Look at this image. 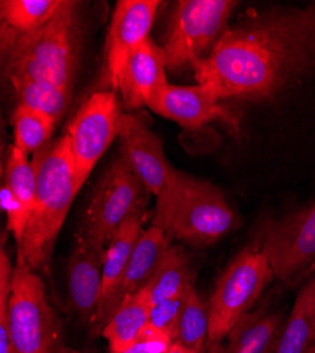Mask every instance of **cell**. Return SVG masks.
<instances>
[{"mask_svg":"<svg viewBox=\"0 0 315 353\" xmlns=\"http://www.w3.org/2000/svg\"><path fill=\"white\" fill-rule=\"evenodd\" d=\"M13 277L14 268L12 266L6 250L2 248V253H0V303H9Z\"/></svg>","mask_w":315,"mask_h":353,"instance_id":"f1b7e54d","label":"cell"},{"mask_svg":"<svg viewBox=\"0 0 315 353\" xmlns=\"http://www.w3.org/2000/svg\"><path fill=\"white\" fill-rule=\"evenodd\" d=\"M9 303H0V353H13L9 334Z\"/></svg>","mask_w":315,"mask_h":353,"instance_id":"f546056e","label":"cell"},{"mask_svg":"<svg viewBox=\"0 0 315 353\" xmlns=\"http://www.w3.org/2000/svg\"><path fill=\"white\" fill-rule=\"evenodd\" d=\"M65 2L67 0H2V28L16 36L32 34L59 14Z\"/></svg>","mask_w":315,"mask_h":353,"instance_id":"7402d4cb","label":"cell"},{"mask_svg":"<svg viewBox=\"0 0 315 353\" xmlns=\"http://www.w3.org/2000/svg\"><path fill=\"white\" fill-rule=\"evenodd\" d=\"M148 188L119 156L103 172L85 210L77 238L105 250L134 216H148Z\"/></svg>","mask_w":315,"mask_h":353,"instance_id":"5b68a950","label":"cell"},{"mask_svg":"<svg viewBox=\"0 0 315 353\" xmlns=\"http://www.w3.org/2000/svg\"><path fill=\"white\" fill-rule=\"evenodd\" d=\"M146 216L129 219L112 238L103 253V287L99 308L103 307L119 287L136 242L143 232V221ZM98 308V310H99Z\"/></svg>","mask_w":315,"mask_h":353,"instance_id":"ffe728a7","label":"cell"},{"mask_svg":"<svg viewBox=\"0 0 315 353\" xmlns=\"http://www.w3.org/2000/svg\"><path fill=\"white\" fill-rule=\"evenodd\" d=\"M273 279L274 273L259 246H247L234 257L218 277L208 301V346L225 341L252 311Z\"/></svg>","mask_w":315,"mask_h":353,"instance_id":"8992f818","label":"cell"},{"mask_svg":"<svg viewBox=\"0 0 315 353\" xmlns=\"http://www.w3.org/2000/svg\"><path fill=\"white\" fill-rule=\"evenodd\" d=\"M157 0H122L114 8L106 37V81L118 91L121 74L132 54L149 40L157 13Z\"/></svg>","mask_w":315,"mask_h":353,"instance_id":"8fae6325","label":"cell"},{"mask_svg":"<svg viewBox=\"0 0 315 353\" xmlns=\"http://www.w3.org/2000/svg\"><path fill=\"white\" fill-rule=\"evenodd\" d=\"M103 253L77 238L67 266L68 301L72 312L85 323H91L98 312L103 287Z\"/></svg>","mask_w":315,"mask_h":353,"instance_id":"9a60e30c","label":"cell"},{"mask_svg":"<svg viewBox=\"0 0 315 353\" xmlns=\"http://www.w3.org/2000/svg\"><path fill=\"white\" fill-rule=\"evenodd\" d=\"M174 341L168 335L152 328H148L143 332L126 350L122 353H164L167 352Z\"/></svg>","mask_w":315,"mask_h":353,"instance_id":"83f0119b","label":"cell"},{"mask_svg":"<svg viewBox=\"0 0 315 353\" xmlns=\"http://www.w3.org/2000/svg\"><path fill=\"white\" fill-rule=\"evenodd\" d=\"M236 6L232 0H180L163 44L167 70L177 74L207 58L226 32Z\"/></svg>","mask_w":315,"mask_h":353,"instance_id":"ba28073f","label":"cell"},{"mask_svg":"<svg viewBox=\"0 0 315 353\" xmlns=\"http://www.w3.org/2000/svg\"><path fill=\"white\" fill-rule=\"evenodd\" d=\"M164 119L173 121L190 130H198L212 122H223L238 130V117L222 105L207 85L180 86L167 83L146 105Z\"/></svg>","mask_w":315,"mask_h":353,"instance_id":"7c38bea8","label":"cell"},{"mask_svg":"<svg viewBox=\"0 0 315 353\" xmlns=\"http://www.w3.org/2000/svg\"><path fill=\"white\" fill-rule=\"evenodd\" d=\"M8 310L13 353H65L61 323L50 305L44 281L20 261Z\"/></svg>","mask_w":315,"mask_h":353,"instance_id":"52a82bcc","label":"cell"},{"mask_svg":"<svg viewBox=\"0 0 315 353\" xmlns=\"http://www.w3.org/2000/svg\"><path fill=\"white\" fill-rule=\"evenodd\" d=\"M79 5L67 0L59 14L32 34L16 36L2 28L3 72L8 79H43L72 91L82 43Z\"/></svg>","mask_w":315,"mask_h":353,"instance_id":"277c9868","label":"cell"},{"mask_svg":"<svg viewBox=\"0 0 315 353\" xmlns=\"http://www.w3.org/2000/svg\"><path fill=\"white\" fill-rule=\"evenodd\" d=\"M315 345V272L300 288L276 353H307Z\"/></svg>","mask_w":315,"mask_h":353,"instance_id":"d6986e66","label":"cell"},{"mask_svg":"<svg viewBox=\"0 0 315 353\" xmlns=\"http://www.w3.org/2000/svg\"><path fill=\"white\" fill-rule=\"evenodd\" d=\"M208 336L210 307L198 296L194 283H191L187 291V300L174 343L188 349L192 353H207Z\"/></svg>","mask_w":315,"mask_h":353,"instance_id":"cb8c5ba5","label":"cell"},{"mask_svg":"<svg viewBox=\"0 0 315 353\" xmlns=\"http://www.w3.org/2000/svg\"><path fill=\"white\" fill-rule=\"evenodd\" d=\"M167 60L163 47L152 39L143 43L128 60L118 91L128 109L146 106L150 98L167 85Z\"/></svg>","mask_w":315,"mask_h":353,"instance_id":"2e32d148","label":"cell"},{"mask_svg":"<svg viewBox=\"0 0 315 353\" xmlns=\"http://www.w3.org/2000/svg\"><path fill=\"white\" fill-rule=\"evenodd\" d=\"M170 246L171 239L153 225L140 233L119 287L110 300L98 310L91 323L92 334H102V330L122 303L150 285Z\"/></svg>","mask_w":315,"mask_h":353,"instance_id":"5bb4252c","label":"cell"},{"mask_svg":"<svg viewBox=\"0 0 315 353\" xmlns=\"http://www.w3.org/2000/svg\"><path fill=\"white\" fill-rule=\"evenodd\" d=\"M190 287V285H188ZM188 288L179 294V296L170 297L167 300L159 301L152 305L149 325L176 341L179 332V323L184 311L185 300H187Z\"/></svg>","mask_w":315,"mask_h":353,"instance_id":"4316f807","label":"cell"},{"mask_svg":"<svg viewBox=\"0 0 315 353\" xmlns=\"http://www.w3.org/2000/svg\"><path fill=\"white\" fill-rule=\"evenodd\" d=\"M307 353H315V345H314V346H312Z\"/></svg>","mask_w":315,"mask_h":353,"instance_id":"1f68e13d","label":"cell"},{"mask_svg":"<svg viewBox=\"0 0 315 353\" xmlns=\"http://www.w3.org/2000/svg\"><path fill=\"white\" fill-rule=\"evenodd\" d=\"M285 318L283 312L261 308L245 315L225 338L207 353H276Z\"/></svg>","mask_w":315,"mask_h":353,"instance_id":"e0dca14e","label":"cell"},{"mask_svg":"<svg viewBox=\"0 0 315 353\" xmlns=\"http://www.w3.org/2000/svg\"><path fill=\"white\" fill-rule=\"evenodd\" d=\"M32 161L37 174L36 201L23 239L17 243V261L48 276L57 238L82 185L67 134L48 143Z\"/></svg>","mask_w":315,"mask_h":353,"instance_id":"7a4b0ae2","label":"cell"},{"mask_svg":"<svg viewBox=\"0 0 315 353\" xmlns=\"http://www.w3.org/2000/svg\"><path fill=\"white\" fill-rule=\"evenodd\" d=\"M257 246L266 256L274 277L284 284L292 285L315 272V202L267 221Z\"/></svg>","mask_w":315,"mask_h":353,"instance_id":"9c48e42d","label":"cell"},{"mask_svg":"<svg viewBox=\"0 0 315 353\" xmlns=\"http://www.w3.org/2000/svg\"><path fill=\"white\" fill-rule=\"evenodd\" d=\"M3 185L10 190L28 219H30L36 201L37 174L33 161L28 159V154L17 149L13 144L9 147Z\"/></svg>","mask_w":315,"mask_h":353,"instance_id":"484cf974","label":"cell"},{"mask_svg":"<svg viewBox=\"0 0 315 353\" xmlns=\"http://www.w3.org/2000/svg\"><path fill=\"white\" fill-rule=\"evenodd\" d=\"M122 113L114 91H99L83 102L70 122L65 134L82 187L112 141L118 139Z\"/></svg>","mask_w":315,"mask_h":353,"instance_id":"30bf717a","label":"cell"},{"mask_svg":"<svg viewBox=\"0 0 315 353\" xmlns=\"http://www.w3.org/2000/svg\"><path fill=\"white\" fill-rule=\"evenodd\" d=\"M241 218L214 184L174 170L156 195L152 225L171 241L203 248L236 229Z\"/></svg>","mask_w":315,"mask_h":353,"instance_id":"3957f363","label":"cell"},{"mask_svg":"<svg viewBox=\"0 0 315 353\" xmlns=\"http://www.w3.org/2000/svg\"><path fill=\"white\" fill-rule=\"evenodd\" d=\"M13 145L28 156H34L50 143L57 122L51 116L17 105L12 114Z\"/></svg>","mask_w":315,"mask_h":353,"instance_id":"d4e9b609","label":"cell"},{"mask_svg":"<svg viewBox=\"0 0 315 353\" xmlns=\"http://www.w3.org/2000/svg\"><path fill=\"white\" fill-rule=\"evenodd\" d=\"M191 70L221 101L278 98L315 74V5L243 14Z\"/></svg>","mask_w":315,"mask_h":353,"instance_id":"6da1fadb","label":"cell"},{"mask_svg":"<svg viewBox=\"0 0 315 353\" xmlns=\"http://www.w3.org/2000/svg\"><path fill=\"white\" fill-rule=\"evenodd\" d=\"M152 303L149 287L126 299L102 330L110 353L126 350L149 325Z\"/></svg>","mask_w":315,"mask_h":353,"instance_id":"ac0fdd59","label":"cell"},{"mask_svg":"<svg viewBox=\"0 0 315 353\" xmlns=\"http://www.w3.org/2000/svg\"><path fill=\"white\" fill-rule=\"evenodd\" d=\"M121 157L145 184L152 195H157L176 170L165 157L161 140L141 117L123 112L119 136Z\"/></svg>","mask_w":315,"mask_h":353,"instance_id":"4fadbf2b","label":"cell"},{"mask_svg":"<svg viewBox=\"0 0 315 353\" xmlns=\"http://www.w3.org/2000/svg\"><path fill=\"white\" fill-rule=\"evenodd\" d=\"M164 353H192V352H190L188 349H185V347H183L177 343H173V345H171V347Z\"/></svg>","mask_w":315,"mask_h":353,"instance_id":"4dcf8cb0","label":"cell"},{"mask_svg":"<svg viewBox=\"0 0 315 353\" xmlns=\"http://www.w3.org/2000/svg\"><path fill=\"white\" fill-rule=\"evenodd\" d=\"M192 283L191 263L185 250L179 245H171L165 252L154 279L149 285L152 305L179 296Z\"/></svg>","mask_w":315,"mask_h":353,"instance_id":"603a6c76","label":"cell"},{"mask_svg":"<svg viewBox=\"0 0 315 353\" xmlns=\"http://www.w3.org/2000/svg\"><path fill=\"white\" fill-rule=\"evenodd\" d=\"M17 105L43 112L59 123L68 110L72 91L43 79L14 77L9 78Z\"/></svg>","mask_w":315,"mask_h":353,"instance_id":"44dd1931","label":"cell"}]
</instances>
